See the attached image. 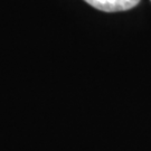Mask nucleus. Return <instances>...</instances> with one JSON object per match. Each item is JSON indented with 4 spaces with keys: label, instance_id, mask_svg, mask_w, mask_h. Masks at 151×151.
Wrapping results in <instances>:
<instances>
[{
    "label": "nucleus",
    "instance_id": "f257e3e1",
    "mask_svg": "<svg viewBox=\"0 0 151 151\" xmlns=\"http://www.w3.org/2000/svg\"><path fill=\"white\" fill-rule=\"evenodd\" d=\"M95 9L105 12H118L132 9L140 2V0H84Z\"/></svg>",
    "mask_w": 151,
    "mask_h": 151
}]
</instances>
